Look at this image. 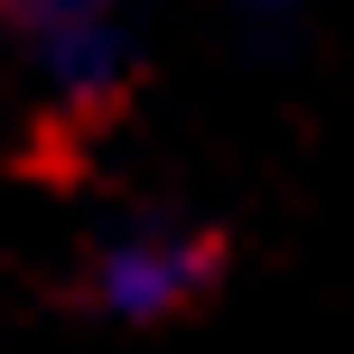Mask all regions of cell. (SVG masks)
<instances>
[{"label":"cell","mask_w":354,"mask_h":354,"mask_svg":"<svg viewBox=\"0 0 354 354\" xmlns=\"http://www.w3.org/2000/svg\"><path fill=\"white\" fill-rule=\"evenodd\" d=\"M0 37L28 84L66 112H93L131 84V0H0Z\"/></svg>","instance_id":"6da1fadb"},{"label":"cell","mask_w":354,"mask_h":354,"mask_svg":"<svg viewBox=\"0 0 354 354\" xmlns=\"http://www.w3.org/2000/svg\"><path fill=\"white\" fill-rule=\"evenodd\" d=\"M84 280H93V308H112V317H131V326H159V317L205 299L214 243L196 224H122V233L93 243Z\"/></svg>","instance_id":"7a4b0ae2"},{"label":"cell","mask_w":354,"mask_h":354,"mask_svg":"<svg viewBox=\"0 0 354 354\" xmlns=\"http://www.w3.org/2000/svg\"><path fill=\"white\" fill-rule=\"evenodd\" d=\"M243 10H289V0H243Z\"/></svg>","instance_id":"3957f363"}]
</instances>
